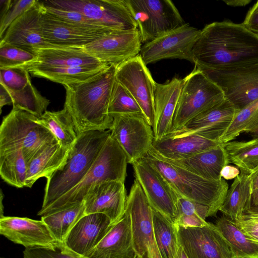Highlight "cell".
Wrapping results in <instances>:
<instances>
[{"label":"cell","instance_id":"cell-1","mask_svg":"<svg viewBox=\"0 0 258 258\" xmlns=\"http://www.w3.org/2000/svg\"><path fill=\"white\" fill-rule=\"evenodd\" d=\"M192 54L195 67L201 71L254 64L258 62V34L243 23L213 22L201 30Z\"/></svg>","mask_w":258,"mask_h":258},{"label":"cell","instance_id":"cell-2","mask_svg":"<svg viewBox=\"0 0 258 258\" xmlns=\"http://www.w3.org/2000/svg\"><path fill=\"white\" fill-rule=\"evenodd\" d=\"M116 67L110 64L92 78L64 86L65 108L71 115L79 135L90 131L110 130L113 117L108 113Z\"/></svg>","mask_w":258,"mask_h":258},{"label":"cell","instance_id":"cell-3","mask_svg":"<svg viewBox=\"0 0 258 258\" xmlns=\"http://www.w3.org/2000/svg\"><path fill=\"white\" fill-rule=\"evenodd\" d=\"M110 131H90L78 135L65 164L47 178L42 211L77 185L90 169Z\"/></svg>","mask_w":258,"mask_h":258},{"label":"cell","instance_id":"cell-4","mask_svg":"<svg viewBox=\"0 0 258 258\" xmlns=\"http://www.w3.org/2000/svg\"><path fill=\"white\" fill-rule=\"evenodd\" d=\"M144 158L162 175L177 196L207 206L208 217L217 215L229 188L226 180L203 178L161 158L151 150Z\"/></svg>","mask_w":258,"mask_h":258},{"label":"cell","instance_id":"cell-5","mask_svg":"<svg viewBox=\"0 0 258 258\" xmlns=\"http://www.w3.org/2000/svg\"><path fill=\"white\" fill-rule=\"evenodd\" d=\"M127 157L119 145L109 137L94 163L81 181L47 208L40 210L41 217L84 201L89 190L97 183L108 180L124 182Z\"/></svg>","mask_w":258,"mask_h":258},{"label":"cell","instance_id":"cell-6","mask_svg":"<svg viewBox=\"0 0 258 258\" xmlns=\"http://www.w3.org/2000/svg\"><path fill=\"white\" fill-rule=\"evenodd\" d=\"M36 117L13 107L0 126V154L22 149L27 164L48 146L58 142L49 130L36 121Z\"/></svg>","mask_w":258,"mask_h":258},{"label":"cell","instance_id":"cell-7","mask_svg":"<svg viewBox=\"0 0 258 258\" xmlns=\"http://www.w3.org/2000/svg\"><path fill=\"white\" fill-rule=\"evenodd\" d=\"M225 99L222 89L195 67L183 79L170 133L180 130L189 120Z\"/></svg>","mask_w":258,"mask_h":258},{"label":"cell","instance_id":"cell-8","mask_svg":"<svg viewBox=\"0 0 258 258\" xmlns=\"http://www.w3.org/2000/svg\"><path fill=\"white\" fill-rule=\"evenodd\" d=\"M136 21L142 43L151 41L184 24L170 0H125Z\"/></svg>","mask_w":258,"mask_h":258},{"label":"cell","instance_id":"cell-9","mask_svg":"<svg viewBox=\"0 0 258 258\" xmlns=\"http://www.w3.org/2000/svg\"><path fill=\"white\" fill-rule=\"evenodd\" d=\"M42 2L47 6L77 11L111 31L138 29L125 0H52Z\"/></svg>","mask_w":258,"mask_h":258},{"label":"cell","instance_id":"cell-10","mask_svg":"<svg viewBox=\"0 0 258 258\" xmlns=\"http://www.w3.org/2000/svg\"><path fill=\"white\" fill-rule=\"evenodd\" d=\"M125 212L131 219L135 254L142 258H162L155 240L152 209L136 179L127 197Z\"/></svg>","mask_w":258,"mask_h":258},{"label":"cell","instance_id":"cell-11","mask_svg":"<svg viewBox=\"0 0 258 258\" xmlns=\"http://www.w3.org/2000/svg\"><path fill=\"white\" fill-rule=\"evenodd\" d=\"M201 71L222 89L225 99L238 109L258 100V62L229 69Z\"/></svg>","mask_w":258,"mask_h":258},{"label":"cell","instance_id":"cell-12","mask_svg":"<svg viewBox=\"0 0 258 258\" xmlns=\"http://www.w3.org/2000/svg\"><path fill=\"white\" fill-rule=\"evenodd\" d=\"M110 136L125 153L128 163L144 158L151 150L154 139L152 127L143 114L113 117Z\"/></svg>","mask_w":258,"mask_h":258},{"label":"cell","instance_id":"cell-13","mask_svg":"<svg viewBox=\"0 0 258 258\" xmlns=\"http://www.w3.org/2000/svg\"><path fill=\"white\" fill-rule=\"evenodd\" d=\"M201 30L183 25L144 43L140 55L146 65L168 58L185 59L194 63L192 49Z\"/></svg>","mask_w":258,"mask_h":258},{"label":"cell","instance_id":"cell-14","mask_svg":"<svg viewBox=\"0 0 258 258\" xmlns=\"http://www.w3.org/2000/svg\"><path fill=\"white\" fill-rule=\"evenodd\" d=\"M115 80L133 96L152 127L156 82L140 54L116 67Z\"/></svg>","mask_w":258,"mask_h":258},{"label":"cell","instance_id":"cell-15","mask_svg":"<svg viewBox=\"0 0 258 258\" xmlns=\"http://www.w3.org/2000/svg\"><path fill=\"white\" fill-rule=\"evenodd\" d=\"M176 227L178 243L187 258H237L214 224Z\"/></svg>","mask_w":258,"mask_h":258},{"label":"cell","instance_id":"cell-16","mask_svg":"<svg viewBox=\"0 0 258 258\" xmlns=\"http://www.w3.org/2000/svg\"><path fill=\"white\" fill-rule=\"evenodd\" d=\"M136 179L151 208L172 223L177 218V197L162 175L143 158L132 164Z\"/></svg>","mask_w":258,"mask_h":258},{"label":"cell","instance_id":"cell-17","mask_svg":"<svg viewBox=\"0 0 258 258\" xmlns=\"http://www.w3.org/2000/svg\"><path fill=\"white\" fill-rule=\"evenodd\" d=\"M142 43L138 28L105 34L84 48L87 52L100 61L117 67L138 55Z\"/></svg>","mask_w":258,"mask_h":258},{"label":"cell","instance_id":"cell-18","mask_svg":"<svg viewBox=\"0 0 258 258\" xmlns=\"http://www.w3.org/2000/svg\"><path fill=\"white\" fill-rule=\"evenodd\" d=\"M44 9L42 2L38 1L11 24L0 44L12 45L34 53L38 49L53 46L46 42L42 34L41 17Z\"/></svg>","mask_w":258,"mask_h":258},{"label":"cell","instance_id":"cell-19","mask_svg":"<svg viewBox=\"0 0 258 258\" xmlns=\"http://www.w3.org/2000/svg\"><path fill=\"white\" fill-rule=\"evenodd\" d=\"M0 233L15 243L27 248H53L60 244L41 220L26 217H0Z\"/></svg>","mask_w":258,"mask_h":258},{"label":"cell","instance_id":"cell-20","mask_svg":"<svg viewBox=\"0 0 258 258\" xmlns=\"http://www.w3.org/2000/svg\"><path fill=\"white\" fill-rule=\"evenodd\" d=\"M127 197L124 182L108 180L99 182L89 190L84 199L85 213L103 214L113 225L125 214Z\"/></svg>","mask_w":258,"mask_h":258},{"label":"cell","instance_id":"cell-21","mask_svg":"<svg viewBox=\"0 0 258 258\" xmlns=\"http://www.w3.org/2000/svg\"><path fill=\"white\" fill-rule=\"evenodd\" d=\"M112 225L102 213L86 214L74 225L62 245L74 253L85 256L104 237Z\"/></svg>","mask_w":258,"mask_h":258},{"label":"cell","instance_id":"cell-22","mask_svg":"<svg viewBox=\"0 0 258 258\" xmlns=\"http://www.w3.org/2000/svg\"><path fill=\"white\" fill-rule=\"evenodd\" d=\"M41 26L45 40L53 46L84 47L109 33L84 28L60 20L47 13L45 9L41 17Z\"/></svg>","mask_w":258,"mask_h":258},{"label":"cell","instance_id":"cell-23","mask_svg":"<svg viewBox=\"0 0 258 258\" xmlns=\"http://www.w3.org/2000/svg\"><path fill=\"white\" fill-rule=\"evenodd\" d=\"M239 110L225 99L196 116L177 131L197 134L219 142Z\"/></svg>","mask_w":258,"mask_h":258},{"label":"cell","instance_id":"cell-24","mask_svg":"<svg viewBox=\"0 0 258 258\" xmlns=\"http://www.w3.org/2000/svg\"><path fill=\"white\" fill-rule=\"evenodd\" d=\"M183 84V79L176 77L164 84L156 82L152 126L154 140H159L171 132L173 118Z\"/></svg>","mask_w":258,"mask_h":258},{"label":"cell","instance_id":"cell-25","mask_svg":"<svg viewBox=\"0 0 258 258\" xmlns=\"http://www.w3.org/2000/svg\"><path fill=\"white\" fill-rule=\"evenodd\" d=\"M221 143L194 134L179 131L154 140L151 150L165 159L176 160L216 147Z\"/></svg>","mask_w":258,"mask_h":258},{"label":"cell","instance_id":"cell-26","mask_svg":"<svg viewBox=\"0 0 258 258\" xmlns=\"http://www.w3.org/2000/svg\"><path fill=\"white\" fill-rule=\"evenodd\" d=\"M135 254L131 219L125 212L113 225L98 244L85 257L88 258H131Z\"/></svg>","mask_w":258,"mask_h":258},{"label":"cell","instance_id":"cell-27","mask_svg":"<svg viewBox=\"0 0 258 258\" xmlns=\"http://www.w3.org/2000/svg\"><path fill=\"white\" fill-rule=\"evenodd\" d=\"M35 52L37 59L28 67L64 68L106 63L89 54L84 47L51 46L38 49Z\"/></svg>","mask_w":258,"mask_h":258},{"label":"cell","instance_id":"cell-28","mask_svg":"<svg viewBox=\"0 0 258 258\" xmlns=\"http://www.w3.org/2000/svg\"><path fill=\"white\" fill-rule=\"evenodd\" d=\"M161 158L197 175L212 180H221L222 178L220 175L222 169L229 163L223 144L213 148L176 160Z\"/></svg>","mask_w":258,"mask_h":258},{"label":"cell","instance_id":"cell-29","mask_svg":"<svg viewBox=\"0 0 258 258\" xmlns=\"http://www.w3.org/2000/svg\"><path fill=\"white\" fill-rule=\"evenodd\" d=\"M69 152L58 142L48 146L27 164L25 187L31 188L40 178H48L65 164Z\"/></svg>","mask_w":258,"mask_h":258},{"label":"cell","instance_id":"cell-30","mask_svg":"<svg viewBox=\"0 0 258 258\" xmlns=\"http://www.w3.org/2000/svg\"><path fill=\"white\" fill-rule=\"evenodd\" d=\"M110 64L84 66L64 68H35L27 67L29 73L63 86L85 82L107 69Z\"/></svg>","mask_w":258,"mask_h":258},{"label":"cell","instance_id":"cell-31","mask_svg":"<svg viewBox=\"0 0 258 258\" xmlns=\"http://www.w3.org/2000/svg\"><path fill=\"white\" fill-rule=\"evenodd\" d=\"M251 175L240 172L228 188L219 211L233 222L240 220L251 198Z\"/></svg>","mask_w":258,"mask_h":258},{"label":"cell","instance_id":"cell-32","mask_svg":"<svg viewBox=\"0 0 258 258\" xmlns=\"http://www.w3.org/2000/svg\"><path fill=\"white\" fill-rule=\"evenodd\" d=\"M214 224L237 258H258V242L247 236L234 222L223 215Z\"/></svg>","mask_w":258,"mask_h":258},{"label":"cell","instance_id":"cell-33","mask_svg":"<svg viewBox=\"0 0 258 258\" xmlns=\"http://www.w3.org/2000/svg\"><path fill=\"white\" fill-rule=\"evenodd\" d=\"M35 120L49 130L63 147L71 150L78 135L72 118L65 108L57 111L46 110L41 116H36Z\"/></svg>","mask_w":258,"mask_h":258},{"label":"cell","instance_id":"cell-34","mask_svg":"<svg viewBox=\"0 0 258 258\" xmlns=\"http://www.w3.org/2000/svg\"><path fill=\"white\" fill-rule=\"evenodd\" d=\"M85 213L84 201L49 213L41 220L47 226L53 237L62 244L68 234Z\"/></svg>","mask_w":258,"mask_h":258},{"label":"cell","instance_id":"cell-35","mask_svg":"<svg viewBox=\"0 0 258 258\" xmlns=\"http://www.w3.org/2000/svg\"><path fill=\"white\" fill-rule=\"evenodd\" d=\"M229 163L240 172L254 175L258 172V139L247 141H232L223 144Z\"/></svg>","mask_w":258,"mask_h":258},{"label":"cell","instance_id":"cell-36","mask_svg":"<svg viewBox=\"0 0 258 258\" xmlns=\"http://www.w3.org/2000/svg\"><path fill=\"white\" fill-rule=\"evenodd\" d=\"M152 216L155 240L162 258H175L179 245L176 226L153 209Z\"/></svg>","mask_w":258,"mask_h":258},{"label":"cell","instance_id":"cell-37","mask_svg":"<svg viewBox=\"0 0 258 258\" xmlns=\"http://www.w3.org/2000/svg\"><path fill=\"white\" fill-rule=\"evenodd\" d=\"M26 175L27 164L22 149L0 154V175L6 182L22 188Z\"/></svg>","mask_w":258,"mask_h":258},{"label":"cell","instance_id":"cell-38","mask_svg":"<svg viewBox=\"0 0 258 258\" xmlns=\"http://www.w3.org/2000/svg\"><path fill=\"white\" fill-rule=\"evenodd\" d=\"M7 90L13 107L18 108L37 117L41 116L46 111L50 103L48 99L41 95L31 82L20 91Z\"/></svg>","mask_w":258,"mask_h":258},{"label":"cell","instance_id":"cell-39","mask_svg":"<svg viewBox=\"0 0 258 258\" xmlns=\"http://www.w3.org/2000/svg\"><path fill=\"white\" fill-rule=\"evenodd\" d=\"M258 120V100L239 110L219 142L225 144L233 141L242 133H247Z\"/></svg>","mask_w":258,"mask_h":258},{"label":"cell","instance_id":"cell-40","mask_svg":"<svg viewBox=\"0 0 258 258\" xmlns=\"http://www.w3.org/2000/svg\"><path fill=\"white\" fill-rule=\"evenodd\" d=\"M108 113L112 117L120 115L143 114L133 96L116 80L112 90Z\"/></svg>","mask_w":258,"mask_h":258},{"label":"cell","instance_id":"cell-41","mask_svg":"<svg viewBox=\"0 0 258 258\" xmlns=\"http://www.w3.org/2000/svg\"><path fill=\"white\" fill-rule=\"evenodd\" d=\"M36 59L35 52L8 44H0V69L27 68Z\"/></svg>","mask_w":258,"mask_h":258},{"label":"cell","instance_id":"cell-42","mask_svg":"<svg viewBox=\"0 0 258 258\" xmlns=\"http://www.w3.org/2000/svg\"><path fill=\"white\" fill-rule=\"evenodd\" d=\"M43 5L47 13L60 20L90 30L106 33L114 32L103 27L98 22L88 18L77 11L53 8L44 4Z\"/></svg>","mask_w":258,"mask_h":258},{"label":"cell","instance_id":"cell-43","mask_svg":"<svg viewBox=\"0 0 258 258\" xmlns=\"http://www.w3.org/2000/svg\"><path fill=\"white\" fill-rule=\"evenodd\" d=\"M0 84L12 91H20L31 82L29 73L25 67L0 69Z\"/></svg>","mask_w":258,"mask_h":258},{"label":"cell","instance_id":"cell-44","mask_svg":"<svg viewBox=\"0 0 258 258\" xmlns=\"http://www.w3.org/2000/svg\"><path fill=\"white\" fill-rule=\"evenodd\" d=\"M38 1L12 0L7 12L0 18V38L1 39L11 24L31 8Z\"/></svg>","mask_w":258,"mask_h":258},{"label":"cell","instance_id":"cell-45","mask_svg":"<svg viewBox=\"0 0 258 258\" xmlns=\"http://www.w3.org/2000/svg\"><path fill=\"white\" fill-rule=\"evenodd\" d=\"M24 258H88L77 255L62 244L53 248H27L23 251Z\"/></svg>","mask_w":258,"mask_h":258},{"label":"cell","instance_id":"cell-46","mask_svg":"<svg viewBox=\"0 0 258 258\" xmlns=\"http://www.w3.org/2000/svg\"><path fill=\"white\" fill-rule=\"evenodd\" d=\"M177 217L181 215L195 216L205 220L208 217L209 208L207 206L177 195Z\"/></svg>","mask_w":258,"mask_h":258},{"label":"cell","instance_id":"cell-47","mask_svg":"<svg viewBox=\"0 0 258 258\" xmlns=\"http://www.w3.org/2000/svg\"><path fill=\"white\" fill-rule=\"evenodd\" d=\"M234 223L247 236L258 242V216L243 214Z\"/></svg>","mask_w":258,"mask_h":258},{"label":"cell","instance_id":"cell-48","mask_svg":"<svg viewBox=\"0 0 258 258\" xmlns=\"http://www.w3.org/2000/svg\"><path fill=\"white\" fill-rule=\"evenodd\" d=\"M208 223L197 216L181 215L177 217L174 224L183 227H201L206 226Z\"/></svg>","mask_w":258,"mask_h":258},{"label":"cell","instance_id":"cell-49","mask_svg":"<svg viewBox=\"0 0 258 258\" xmlns=\"http://www.w3.org/2000/svg\"><path fill=\"white\" fill-rule=\"evenodd\" d=\"M242 23L250 30L258 34V1L248 10Z\"/></svg>","mask_w":258,"mask_h":258},{"label":"cell","instance_id":"cell-50","mask_svg":"<svg viewBox=\"0 0 258 258\" xmlns=\"http://www.w3.org/2000/svg\"><path fill=\"white\" fill-rule=\"evenodd\" d=\"M240 171L238 167H235L228 164L225 166L222 169L220 175L225 180L235 179L239 175Z\"/></svg>","mask_w":258,"mask_h":258},{"label":"cell","instance_id":"cell-51","mask_svg":"<svg viewBox=\"0 0 258 258\" xmlns=\"http://www.w3.org/2000/svg\"><path fill=\"white\" fill-rule=\"evenodd\" d=\"M251 176L252 177L251 195L246 209L253 205L258 199V172L253 175H251Z\"/></svg>","mask_w":258,"mask_h":258},{"label":"cell","instance_id":"cell-52","mask_svg":"<svg viewBox=\"0 0 258 258\" xmlns=\"http://www.w3.org/2000/svg\"><path fill=\"white\" fill-rule=\"evenodd\" d=\"M6 105H12L10 95L5 87L0 84V107L1 110L3 106Z\"/></svg>","mask_w":258,"mask_h":258},{"label":"cell","instance_id":"cell-53","mask_svg":"<svg viewBox=\"0 0 258 258\" xmlns=\"http://www.w3.org/2000/svg\"><path fill=\"white\" fill-rule=\"evenodd\" d=\"M228 6L232 7H244L249 4L251 1L249 0H230L223 1Z\"/></svg>","mask_w":258,"mask_h":258},{"label":"cell","instance_id":"cell-54","mask_svg":"<svg viewBox=\"0 0 258 258\" xmlns=\"http://www.w3.org/2000/svg\"><path fill=\"white\" fill-rule=\"evenodd\" d=\"M11 2L12 0H0V18L7 12Z\"/></svg>","mask_w":258,"mask_h":258},{"label":"cell","instance_id":"cell-55","mask_svg":"<svg viewBox=\"0 0 258 258\" xmlns=\"http://www.w3.org/2000/svg\"><path fill=\"white\" fill-rule=\"evenodd\" d=\"M244 214L251 216H258V199L253 205L245 210Z\"/></svg>","mask_w":258,"mask_h":258},{"label":"cell","instance_id":"cell-56","mask_svg":"<svg viewBox=\"0 0 258 258\" xmlns=\"http://www.w3.org/2000/svg\"><path fill=\"white\" fill-rule=\"evenodd\" d=\"M247 133L250 135L252 139H258V120Z\"/></svg>","mask_w":258,"mask_h":258},{"label":"cell","instance_id":"cell-57","mask_svg":"<svg viewBox=\"0 0 258 258\" xmlns=\"http://www.w3.org/2000/svg\"><path fill=\"white\" fill-rule=\"evenodd\" d=\"M175 258H187L183 249L179 244Z\"/></svg>","mask_w":258,"mask_h":258},{"label":"cell","instance_id":"cell-58","mask_svg":"<svg viewBox=\"0 0 258 258\" xmlns=\"http://www.w3.org/2000/svg\"><path fill=\"white\" fill-rule=\"evenodd\" d=\"M131 258H142V257H140V256H139L137 255H136V254H135H135H134V255L132 257H131Z\"/></svg>","mask_w":258,"mask_h":258}]
</instances>
